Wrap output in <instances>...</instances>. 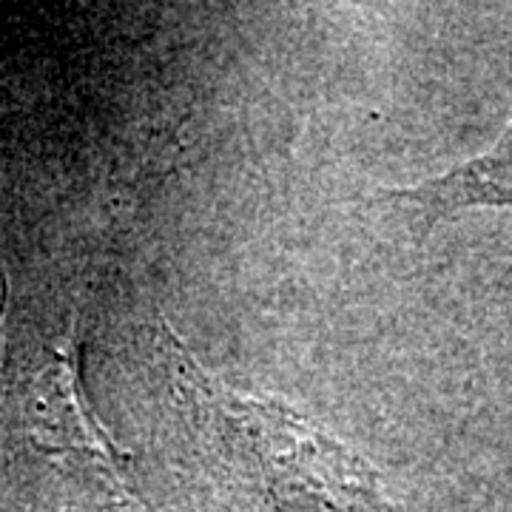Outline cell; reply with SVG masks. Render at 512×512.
I'll return each instance as SVG.
<instances>
[{"instance_id":"cell-1","label":"cell","mask_w":512,"mask_h":512,"mask_svg":"<svg viewBox=\"0 0 512 512\" xmlns=\"http://www.w3.org/2000/svg\"><path fill=\"white\" fill-rule=\"evenodd\" d=\"M154 350L185 441L214 481L271 512H390L379 473L319 421L217 379L165 319Z\"/></svg>"},{"instance_id":"cell-2","label":"cell","mask_w":512,"mask_h":512,"mask_svg":"<svg viewBox=\"0 0 512 512\" xmlns=\"http://www.w3.org/2000/svg\"><path fill=\"white\" fill-rule=\"evenodd\" d=\"M419 234L467 208H512V117L495 146L453 171L410 188L384 191Z\"/></svg>"}]
</instances>
